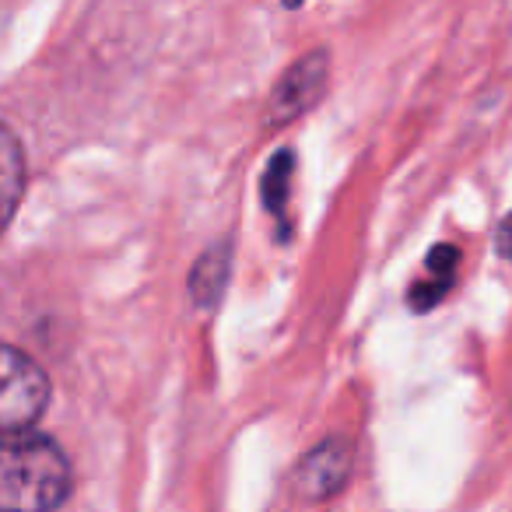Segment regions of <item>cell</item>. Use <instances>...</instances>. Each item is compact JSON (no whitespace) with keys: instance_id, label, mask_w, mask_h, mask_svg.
<instances>
[{"instance_id":"obj_9","label":"cell","mask_w":512,"mask_h":512,"mask_svg":"<svg viewBox=\"0 0 512 512\" xmlns=\"http://www.w3.org/2000/svg\"><path fill=\"white\" fill-rule=\"evenodd\" d=\"M498 253L512 264V214L498 225Z\"/></svg>"},{"instance_id":"obj_6","label":"cell","mask_w":512,"mask_h":512,"mask_svg":"<svg viewBox=\"0 0 512 512\" xmlns=\"http://www.w3.org/2000/svg\"><path fill=\"white\" fill-rule=\"evenodd\" d=\"M0 141H4V148H0V172H4L0 176V204H4V221H11L25 193V155L11 127H4Z\"/></svg>"},{"instance_id":"obj_10","label":"cell","mask_w":512,"mask_h":512,"mask_svg":"<svg viewBox=\"0 0 512 512\" xmlns=\"http://www.w3.org/2000/svg\"><path fill=\"white\" fill-rule=\"evenodd\" d=\"M281 4H285V8H299L302 0H281Z\"/></svg>"},{"instance_id":"obj_2","label":"cell","mask_w":512,"mask_h":512,"mask_svg":"<svg viewBox=\"0 0 512 512\" xmlns=\"http://www.w3.org/2000/svg\"><path fill=\"white\" fill-rule=\"evenodd\" d=\"M50 404V379L29 355L8 344L0 365V428L22 432L46 414Z\"/></svg>"},{"instance_id":"obj_3","label":"cell","mask_w":512,"mask_h":512,"mask_svg":"<svg viewBox=\"0 0 512 512\" xmlns=\"http://www.w3.org/2000/svg\"><path fill=\"white\" fill-rule=\"evenodd\" d=\"M327 78H330V60L323 50L306 53V57L295 60V64L281 74L278 85H274L271 99H267V113H264L267 130L288 127V123H295L302 113H309V109L323 99V92H327Z\"/></svg>"},{"instance_id":"obj_4","label":"cell","mask_w":512,"mask_h":512,"mask_svg":"<svg viewBox=\"0 0 512 512\" xmlns=\"http://www.w3.org/2000/svg\"><path fill=\"white\" fill-rule=\"evenodd\" d=\"M351 463H355V449L344 435H330L320 446H313L292 470V495L306 505L330 502L341 495L344 484L351 477Z\"/></svg>"},{"instance_id":"obj_7","label":"cell","mask_w":512,"mask_h":512,"mask_svg":"<svg viewBox=\"0 0 512 512\" xmlns=\"http://www.w3.org/2000/svg\"><path fill=\"white\" fill-rule=\"evenodd\" d=\"M292 176H295V155L288 148H281L267 162L264 179H260V197H264V207L271 214H285L288 193H292Z\"/></svg>"},{"instance_id":"obj_1","label":"cell","mask_w":512,"mask_h":512,"mask_svg":"<svg viewBox=\"0 0 512 512\" xmlns=\"http://www.w3.org/2000/svg\"><path fill=\"white\" fill-rule=\"evenodd\" d=\"M71 495V463L64 449L32 428L4 432L0 449V505L18 512L57 509Z\"/></svg>"},{"instance_id":"obj_8","label":"cell","mask_w":512,"mask_h":512,"mask_svg":"<svg viewBox=\"0 0 512 512\" xmlns=\"http://www.w3.org/2000/svg\"><path fill=\"white\" fill-rule=\"evenodd\" d=\"M449 288H453V278H442V274H428L425 281H414V285H411L407 306H411L414 313H428V309H435L442 299H446Z\"/></svg>"},{"instance_id":"obj_5","label":"cell","mask_w":512,"mask_h":512,"mask_svg":"<svg viewBox=\"0 0 512 512\" xmlns=\"http://www.w3.org/2000/svg\"><path fill=\"white\" fill-rule=\"evenodd\" d=\"M228 271H232V249L225 242L211 246L207 253H200V260L190 271V302L197 309H214L225 295L228 285Z\"/></svg>"}]
</instances>
